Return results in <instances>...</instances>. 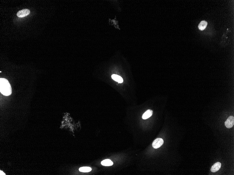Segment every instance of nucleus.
<instances>
[{
	"label": "nucleus",
	"instance_id": "f257e3e1",
	"mask_svg": "<svg viewBox=\"0 0 234 175\" xmlns=\"http://www.w3.org/2000/svg\"><path fill=\"white\" fill-rule=\"evenodd\" d=\"M0 91L5 96H9L12 93L11 85L8 80L4 78L0 79Z\"/></svg>",
	"mask_w": 234,
	"mask_h": 175
},
{
	"label": "nucleus",
	"instance_id": "f03ea898",
	"mask_svg": "<svg viewBox=\"0 0 234 175\" xmlns=\"http://www.w3.org/2000/svg\"><path fill=\"white\" fill-rule=\"evenodd\" d=\"M164 141L161 138H157L154 140L152 146L154 148H158L163 144Z\"/></svg>",
	"mask_w": 234,
	"mask_h": 175
},
{
	"label": "nucleus",
	"instance_id": "7ed1b4c3",
	"mask_svg": "<svg viewBox=\"0 0 234 175\" xmlns=\"http://www.w3.org/2000/svg\"><path fill=\"white\" fill-rule=\"evenodd\" d=\"M234 117L233 116H230L226 121L225 122V125L228 128H231L234 126Z\"/></svg>",
	"mask_w": 234,
	"mask_h": 175
},
{
	"label": "nucleus",
	"instance_id": "20e7f679",
	"mask_svg": "<svg viewBox=\"0 0 234 175\" xmlns=\"http://www.w3.org/2000/svg\"><path fill=\"white\" fill-rule=\"evenodd\" d=\"M30 11L29 9H25L19 11L17 13V15L20 18H23L28 15L30 13Z\"/></svg>",
	"mask_w": 234,
	"mask_h": 175
},
{
	"label": "nucleus",
	"instance_id": "39448f33",
	"mask_svg": "<svg viewBox=\"0 0 234 175\" xmlns=\"http://www.w3.org/2000/svg\"><path fill=\"white\" fill-rule=\"evenodd\" d=\"M221 167V163L220 162H216L212 166L211 168V171L212 172H217L220 170Z\"/></svg>",
	"mask_w": 234,
	"mask_h": 175
},
{
	"label": "nucleus",
	"instance_id": "423d86ee",
	"mask_svg": "<svg viewBox=\"0 0 234 175\" xmlns=\"http://www.w3.org/2000/svg\"><path fill=\"white\" fill-rule=\"evenodd\" d=\"M153 114V111L151 110H147L145 113L143 114L142 115V119L145 120L150 117Z\"/></svg>",
	"mask_w": 234,
	"mask_h": 175
},
{
	"label": "nucleus",
	"instance_id": "0eeeda50",
	"mask_svg": "<svg viewBox=\"0 0 234 175\" xmlns=\"http://www.w3.org/2000/svg\"><path fill=\"white\" fill-rule=\"evenodd\" d=\"M112 78L113 80L119 83H123V81L122 78L119 76L117 75H112Z\"/></svg>",
	"mask_w": 234,
	"mask_h": 175
},
{
	"label": "nucleus",
	"instance_id": "6e6552de",
	"mask_svg": "<svg viewBox=\"0 0 234 175\" xmlns=\"http://www.w3.org/2000/svg\"><path fill=\"white\" fill-rule=\"evenodd\" d=\"M207 23L205 21H201L198 25V28L199 30L203 31L205 29L207 26Z\"/></svg>",
	"mask_w": 234,
	"mask_h": 175
},
{
	"label": "nucleus",
	"instance_id": "1a4fd4ad",
	"mask_svg": "<svg viewBox=\"0 0 234 175\" xmlns=\"http://www.w3.org/2000/svg\"><path fill=\"white\" fill-rule=\"evenodd\" d=\"M101 164L103 166H110L113 165V163L111 160L107 159L102 161Z\"/></svg>",
	"mask_w": 234,
	"mask_h": 175
},
{
	"label": "nucleus",
	"instance_id": "9d476101",
	"mask_svg": "<svg viewBox=\"0 0 234 175\" xmlns=\"http://www.w3.org/2000/svg\"><path fill=\"white\" fill-rule=\"evenodd\" d=\"M79 171L83 172H88L92 170V168L88 167H83L79 169Z\"/></svg>",
	"mask_w": 234,
	"mask_h": 175
},
{
	"label": "nucleus",
	"instance_id": "9b49d317",
	"mask_svg": "<svg viewBox=\"0 0 234 175\" xmlns=\"http://www.w3.org/2000/svg\"><path fill=\"white\" fill-rule=\"evenodd\" d=\"M0 175H5V173H4L3 172V171H0Z\"/></svg>",
	"mask_w": 234,
	"mask_h": 175
}]
</instances>
